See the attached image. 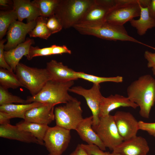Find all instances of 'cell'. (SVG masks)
<instances>
[{
  "instance_id": "cell-1",
  "label": "cell",
  "mask_w": 155,
  "mask_h": 155,
  "mask_svg": "<svg viewBox=\"0 0 155 155\" xmlns=\"http://www.w3.org/2000/svg\"><path fill=\"white\" fill-rule=\"evenodd\" d=\"M127 97L140 108L139 114L148 119L155 102V79L150 74L140 76L127 88Z\"/></svg>"
},
{
  "instance_id": "cell-4",
  "label": "cell",
  "mask_w": 155,
  "mask_h": 155,
  "mask_svg": "<svg viewBox=\"0 0 155 155\" xmlns=\"http://www.w3.org/2000/svg\"><path fill=\"white\" fill-rule=\"evenodd\" d=\"M94 0H60L54 15L63 28L66 29L78 24Z\"/></svg>"
},
{
  "instance_id": "cell-19",
  "label": "cell",
  "mask_w": 155,
  "mask_h": 155,
  "mask_svg": "<svg viewBox=\"0 0 155 155\" xmlns=\"http://www.w3.org/2000/svg\"><path fill=\"white\" fill-rule=\"evenodd\" d=\"M46 68L49 71L51 80L64 82L78 79L75 71L64 65L61 62L52 60L46 63Z\"/></svg>"
},
{
  "instance_id": "cell-30",
  "label": "cell",
  "mask_w": 155,
  "mask_h": 155,
  "mask_svg": "<svg viewBox=\"0 0 155 155\" xmlns=\"http://www.w3.org/2000/svg\"><path fill=\"white\" fill-rule=\"evenodd\" d=\"M14 103L22 104H28L26 100L13 95L8 91L7 89L0 86V106L12 104Z\"/></svg>"
},
{
  "instance_id": "cell-31",
  "label": "cell",
  "mask_w": 155,
  "mask_h": 155,
  "mask_svg": "<svg viewBox=\"0 0 155 155\" xmlns=\"http://www.w3.org/2000/svg\"><path fill=\"white\" fill-rule=\"evenodd\" d=\"M52 50V46L49 47L42 48H40L37 46L34 47L31 46L26 57L28 60H30L36 57L53 55Z\"/></svg>"
},
{
  "instance_id": "cell-45",
  "label": "cell",
  "mask_w": 155,
  "mask_h": 155,
  "mask_svg": "<svg viewBox=\"0 0 155 155\" xmlns=\"http://www.w3.org/2000/svg\"></svg>"
},
{
  "instance_id": "cell-22",
  "label": "cell",
  "mask_w": 155,
  "mask_h": 155,
  "mask_svg": "<svg viewBox=\"0 0 155 155\" xmlns=\"http://www.w3.org/2000/svg\"><path fill=\"white\" fill-rule=\"evenodd\" d=\"M140 18L133 19L129 22L131 25L136 28L140 36L145 34L148 30L155 27V19L150 15L148 7L141 6Z\"/></svg>"
},
{
  "instance_id": "cell-38",
  "label": "cell",
  "mask_w": 155,
  "mask_h": 155,
  "mask_svg": "<svg viewBox=\"0 0 155 155\" xmlns=\"http://www.w3.org/2000/svg\"><path fill=\"white\" fill-rule=\"evenodd\" d=\"M14 118V117L11 114L0 111V125L10 124V120Z\"/></svg>"
},
{
  "instance_id": "cell-3",
  "label": "cell",
  "mask_w": 155,
  "mask_h": 155,
  "mask_svg": "<svg viewBox=\"0 0 155 155\" xmlns=\"http://www.w3.org/2000/svg\"><path fill=\"white\" fill-rule=\"evenodd\" d=\"M73 84V81L62 82L50 80L47 82L38 94L28 97L26 100L28 103L37 102L55 106L66 104L76 99L68 93Z\"/></svg>"
},
{
  "instance_id": "cell-34",
  "label": "cell",
  "mask_w": 155,
  "mask_h": 155,
  "mask_svg": "<svg viewBox=\"0 0 155 155\" xmlns=\"http://www.w3.org/2000/svg\"><path fill=\"white\" fill-rule=\"evenodd\" d=\"M139 129L147 132L150 135L155 137V122L148 123L138 121Z\"/></svg>"
},
{
  "instance_id": "cell-8",
  "label": "cell",
  "mask_w": 155,
  "mask_h": 155,
  "mask_svg": "<svg viewBox=\"0 0 155 155\" xmlns=\"http://www.w3.org/2000/svg\"><path fill=\"white\" fill-rule=\"evenodd\" d=\"M92 128L106 148L113 151L123 140L117 129L113 115L100 118L99 121Z\"/></svg>"
},
{
  "instance_id": "cell-23",
  "label": "cell",
  "mask_w": 155,
  "mask_h": 155,
  "mask_svg": "<svg viewBox=\"0 0 155 155\" xmlns=\"http://www.w3.org/2000/svg\"><path fill=\"white\" fill-rule=\"evenodd\" d=\"M44 104H45L34 102L26 104H12L1 105L0 106V111L11 114L14 118H21L24 119V115L28 111L32 108Z\"/></svg>"
},
{
  "instance_id": "cell-16",
  "label": "cell",
  "mask_w": 155,
  "mask_h": 155,
  "mask_svg": "<svg viewBox=\"0 0 155 155\" xmlns=\"http://www.w3.org/2000/svg\"><path fill=\"white\" fill-rule=\"evenodd\" d=\"M0 137L24 143L44 145V142L38 140L31 133L19 129L16 125L10 124L0 125Z\"/></svg>"
},
{
  "instance_id": "cell-25",
  "label": "cell",
  "mask_w": 155,
  "mask_h": 155,
  "mask_svg": "<svg viewBox=\"0 0 155 155\" xmlns=\"http://www.w3.org/2000/svg\"><path fill=\"white\" fill-rule=\"evenodd\" d=\"M0 86L7 89L23 87L13 71L2 68H0Z\"/></svg>"
},
{
  "instance_id": "cell-17",
  "label": "cell",
  "mask_w": 155,
  "mask_h": 155,
  "mask_svg": "<svg viewBox=\"0 0 155 155\" xmlns=\"http://www.w3.org/2000/svg\"><path fill=\"white\" fill-rule=\"evenodd\" d=\"M130 107L135 109L138 106L128 98L116 94L105 97L102 96L100 106V118L109 115L112 111L120 107Z\"/></svg>"
},
{
  "instance_id": "cell-21",
  "label": "cell",
  "mask_w": 155,
  "mask_h": 155,
  "mask_svg": "<svg viewBox=\"0 0 155 155\" xmlns=\"http://www.w3.org/2000/svg\"><path fill=\"white\" fill-rule=\"evenodd\" d=\"M34 43L33 39L28 38L26 40L19 44L16 48L8 51H4V55L6 62L15 72L19 61L23 56L28 55L30 47Z\"/></svg>"
},
{
  "instance_id": "cell-20",
  "label": "cell",
  "mask_w": 155,
  "mask_h": 155,
  "mask_svg": "<svg viewBox=\"0 0 155 155\" xmlns=\"http://www.w3.org/2000/svg\"><path fill=\"white\" fill-rule=\"evenodd\" d=\"M13 9L16 12L18 21L26 19L27 22L36 20L40 16L36 6L29 0H13Z\"/></svg>"
},
{
  "instance_id": "cell-9",
  "label": "cell",
  "mask_w": 155,
  "mask_h": 155,
  "mask_svg": "<svg viewBox=\"0 0 155 155\" xmlns=\"http://www.w3.org/2000/svg\"><path fill=\"white\" fill-rule=\"evenodd\" d=\"M71 138L70 130L56 125L49 127L43 142L49 154L61 155L68 147Z\"/></svg>"
},
{
  "instance_id": "cell-28",
  "label": "cell",
  "mask_w": 155,
  "mask_h": 155,
  "mask_svg": "<svg viewBox=\"0 0 155 155\" xmlns=\"http://www.w3.org/2000/svg\"><path fill=\"white\" fill-rule=\"evenodd\" d=\"M18 20L17 14L13 9L0 12V38L2 39L5 35L10 24Z\"/></svg>"
},
{
  "instance_id": "cell-44",
  "label": "cell",
  "mask_w": 155,
  "mask_h": 155,
  "mask_svg": "<svg viewBox=\"0 0 155 155\" xmlns=\"http://www.w3.org/2000/svg\"><path fill=\"white\" fill-rule=\"evenodd\" d=\"M48 155H52L50 154H48Z\"/></svg>"
},
{
  "instance_id": "cell-6",
  "label": "cell",
  "mask_w": 155,
  "mask_h": 155,
  "mask_svg": "<svg viewBox=\"0 0 155 155\" xmlns=\"http://www.w3.org/2000/svg\"><path fill=\"white\" fill-rule=\"evenodd\" d=\"M144 0H115V3L106 17V22L124 26L134 18L140 16L141 6L144 7Z\"/></svg>"
},
{
  "instance_id": "cell-18",
  "label": "cell",
  "mask_w": 155,
  "mask_h": 155,
  "mask_svg": "<svg viewBox=\"0 0 155 155\" xmlns=\"http://www.w3.org/2000/svg\"><path fill=\"white\" fill-rule=\"evenodd\" d=\"M92 116L83 119L77 126L75 130L80 138L89 145H95L101 150L105 151V146L92 128Z\"/></svg>"
},
{
  "instance_id": "cell-12",
  "label": "cell",
  "mask_w": 155,
  "mask_h": 155,
  "mask_svg": "<svg viewBox=\"0 0 155 155\" xmlns=\"http://www.w3.org/2000/svg\"><path fill=\"white\" fill-rule=\"evenodd\" d=\"M36 23V20L27 23L17 20L12 22L7 30V41L4 45L5 51L14 49L24 42L26 34L35 28Z\"/></svg>"
},
{
  "instance_id": "cell-33",
  "label": "cell",
  "mask_w": 155,
  "mask_h": 155,
  "mask_svg": "<svg viewBox=\"0 0 155 155\" xmlns=\"http://www.w3.org/2000/svg\"><path fill=\"white\" fill-rule=\"evenodd\" d=\"M81 146L89 155H109V152H105L95 145L81 144Z\"/></svg>"
},
{
  "instance_id": "cell-27",
  "label": "cell",
  "mask_w": 155,
  "mask_h": 155,
  "mask_svg": "<svg viewBox=\"0 0 155 155\" xmlns=\"http://www.w3.org/2000/svg\"><path fill=\"white\" fill-rule=\"evenodd\" d=\"M47 18L41 16L37 18L35 27L28 34L30 37L48 39L52 34L46 26Z\"/></svg>"
},
{
  "instance_id": "cell-41",
  "label": "cell",
  "mask_w": 155,
  "mask_h": 155,
  "mask_svg": "<svg viewBox=\"0 0 155 155\" xmlns=\"http://www.w3.org/2000/svg\"><path fill=\"white\" fill-rule=\"evenodd\" d=\"M11 1L8 0H0V5L4 7H7L8 4H11Z\"/></svg>"
},
{
  "instance_id": "cell-15",
  "label": "cell",
  "mask_w": 155,
  "mask_h": 155,
  "mask_svg": "<svg viewBox=\"0 0 155 155\" xmlns=\"http://www.w3.org/2000/svg\"><path fill=\"white\" fill-rule=\"evenodd\" d=\"M55 106L45 104L31 108L25 113L24 119L28 122L48 125L55 119Z\"/></svg>"
},
{
  "instance_id": "cell-24",
  "label": "cell",
  "mask_w": 155,
  "mask_h": 155,
  "mask_svg": "<svg viewBox=\"0 0 155 155\" xmlns=\"http://www.w3.org/2000/svg\"><path fill=\"white\" fill-rule=\"evenodd\" d=\"M19 128L32 134L37 139L43 142L46 133L49 127L48 125L26 121L24 120L17 124Z\"/></svg>"
},
{
  "instance_id": "cell-2",
  "label": "cell",
  "mask_w": 155,
  "mask_h": 155,
  "mask_svg": "<svg viewBox=\"0 0 155 155\" xmlns=\"http://www.w3.org/2000/svg\"><path fill=\"white\" fill-rule=\"evenodd\" d=\"M73 28L82 34L93 36L109 40L131 42L150 47L129 36L124 26L105 22L98 24H78Z\"/></svg>"
},
{
  "instance_id": "cell-14",
  "label": "cell",
  "mask_w": 155,
  "mask_h": 155,
  "mask_svg": "<svg viewBox=\"0 0 155 155\" xmlns=\"http://www.w3.org/2000/svg\"><path fill=\"white\" fill-rule=\"evenodd\" d=\"M149 150L146 140L136 135L123 141L113 151L121 155H147Z\"/></svg>"
},
{
  "instance_id": "cell-10",
  "label": "cell",
  "mask_w": 155,
  "mask_h": 155,
  "mask_svg": "<svg viewBox=\"0 0 155 155\" xmlns=\"http://www.w3.org/2000/svg\"><path fill=\"white\" fill-rule=\"evenodd\" d=\"M99 84H93L92 87L86 89L81 86H75L70 88L69 91L83 96L91 110L92 119V126L97 125L100 120V106L103 96L100 91Z\"/></svg>"
},
{
  "instance_id": "cell-11",
  "label": "cell",
  "mask_w": 155,
  "mask_h": 155,
  "mask_svg": "<svg viewBox=\"0 0 155 155\" xmlns=\"http://www.w3.org/2000/svg\"><path fill=\"white\" fill-rule=\"evenodd\" d=\"M115 1V0H94L93 3L86 11L78 24H98L106 22L107 15L114 5Z\"/></svg>"
},
{
  "instance_id": "cell-7",
  "label": "cell",
  "mask_w": 155,
  "mask_h": 155,
  "mask_svg": "<svg viewBox=\"0 0 155 155\" xmlns=\"http://www.w3.org/2000/svg\"><path fill=\"white\" fill-rule=\"evenodd\" d=\"M54 109L56 125L71 130H75L83 120L81 102L77 99Z\"/></svg>"
},
{
  "instance_id": "cell-13",
  "label": "cell",
  "mask_w": 155,
  "mask_h": 155,
  "mask_svg": "<svg viewBox=\"0 0 155 155\" xmlns=\"http://www.w3.org/2000/svg\"><path fill=\"white\" fill-rule=\"evenodd\" d=\"M113 116L119 133L123 141L137 135L140 130L138 121L131 113L118 111Z\"/></svg>"
},
{
  "instance_id": "cell-43",
  "label": "cell",
  "mask_w": 155,
  "mask_h": 155,
  "mask_svg": "<svg viewBox=\"0 0 155 155\" xmlns=\"http://www.w3.org/2000/svg\"><path fill=\"white\" fill-rule=\"evenodd\" d=\"M152 70L153 74L154 75H155V66L152 68Z\"/></svg>"
},
{
  "instance_id": "cell-5",
  "label": "cell",
  "mask_w": 155,
  "mask_h": 155,
  "mask_svg": "<svg viewBox=\"0 0 155 155\" xmlns=\"http://www.w3.org/2000/svg\"><path fill=\"white\" fill-rule=\"evenodd\" d=\"M15 72L23 87L29 91L32 96L38 94L47 82L51 80L46 68L31 67L20 63L16 67Z\"/></svg>"
},
{
  "instance_id": "cell-40",
  "label": "cell",
  "mask_w": 155,
  "mask_h": 155,
  "mask_svg": "<svg viewBox=\"0 0 155 155\" xmlns=\"http://www.w3.org/2000/svg\"><path fill=\"white\" fill-rule=\"evenodd\" d=\"M148 8L150 15L155 19V0H150Z\"/></svg>"
},
{
  "instance_id": "cell-42",
  "label": "cell",
  "mask_w": 155,
  "mask_h": 155,
  "mask_svg": "<svg viewBox=\"0 0 155 155\" xmlns=\"http://www.w3.org/2000/svg\"><path fill=\"white\" fill-rule=\"evenodd\" d=\"M109 155H121L120 154H119L118 153L115 152L113 151L111 153L109 154Z\"/></svg>"
},
{
  "instance_id": "cell-37",
  "label": "cell",
  "mask_w": 155,
  "mask_h": 155,
  "mask_svg": "<svg viewBox=\"0 0 155 155\" xmlns=\"http://www.w3.org/2000/svg\"><path fill=\"white\" fill-rule=\"evenodd\" d=\"M144 57L148 61L147 66L149 68H152L155 66V53L148 51H146Z\"/></svg>"
},
{
  "instance_id": "cell-36",
  "label": "cell",
  "mask_w": 155,
  "mask_h": 155,
  "mask_svg": "<svg viewBox=\"0 0 155 155\" xmlns=\"http://www.w3.org/2000/svg\"><path fill=\"white\" fill-rule=\"evenodd\" d=\"M51 46L53 48V55L62 54L64 53L69 54H71V51L65 45H63L60 46L54 44Z\"/></svg>"
},
{
  "instance_id": "cell-32",
  "label": "cell",
  "mask_w": 155,
  "mask_h": 155,
  "mask_svg": "<svg viewBox=\"0 0 155 155\" xmlns=\"http://www.w3.org/2000/svg\"><path fill=\"white\" fill-rule=\"evenodd\" d=\"M46 25L52 34L59 32L63 28L59 21L54 14L47 18Z\"/></svg>"
},
{
  "instance_id": "cell-26",
  "label": "cell",
  "mask_w": 155,
  "mask_h": 155,
  "mask_svg": "<svg viewBox=\"0 0 155 155\" xmlns=\"http://www.w3.org/2000/svg\"><path fill=\"white\" fill-rule=\"evenodd\" d=\"M60 0H34L32 1L38 8L41 16L48 18L54 14Z\"/></svg>"
},
{
  "instance_id": "cell-35",
  "label": "cell",
  "mask_w": 155,
  "mask_h": 155,
  "mask_svg": "<svg viewBox=\"0 0 155 155\" xmlns=\"http://www.w3.org/2000/svg\"><path fill=\"white\" fill-rule=\"evenodd\" d=\"M6 40L5 39H2L0 41V68L13 71L6 62L4 55V43Z\"/></svg>"
},
{
  "instance_id": "cell-29",
  "label": "cell",
  "mask_w": 155,
  "mask_h": 155,
  "mask_svg": "<svg viewBox=\"0 0 155 155\" xmlns=\"http://www.w3.org/2000/svg\"><path fill=\"white\" fill-rule=\"evenodd\" d=\"M75 74L78 79H82L97 84L106 82L121 83L123 81V77L120 76L109 77H101L88 74L82 72L76 71Z\"/></svg>"
},
{
  "instance_id": "cell-39",
  "label": "cell",
  "mask_w": 155,
  "mask_h": 155,
  "mask_svg": "<svg viewBox=\"0 0 155 155\" xmlns=\"http://www.w3.org/2000/svg\"><path fill=\"white\" fill-rule=\"evenodd\" d=\"M69 155H89L82 147L81 144H78L75 150Z\"/></svg>"
}]
</instances>
